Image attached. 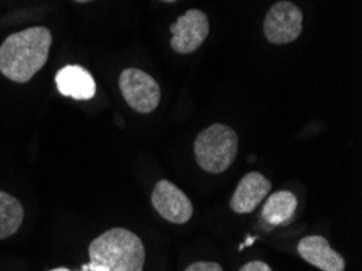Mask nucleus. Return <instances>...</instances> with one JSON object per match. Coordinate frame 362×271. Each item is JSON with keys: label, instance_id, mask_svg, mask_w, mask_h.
<instances>
[{"label": "nucleus", "instance_id": "1", "mask_svg": "<svg viewBox=\"0 0 362 271\" xmlns=\"http://www.w3.org/2000/svg\"><path fill=\"white\" fill-rule=\"evenodd\" d=\"M51 46L52 35L44 26L13 33L0 46V71L15 83H28L46 65Z\"/></svg>", "mask_w": 362, "mask_h": 271}, {"label": "nucleus", "instance_id": "2", "mask_svg": "<svg viewBox=\"0 0 362 271\" xmlns=\"http://www.w3.org/2000/svg\"><path fill=\"white\" fill-rule=\"evenodd\" d=\"M88 271H144L145 246L140 237L124 228H112L91 241Z\"/></svg>", "mask_w": 362, "mask_h": 271}, {"label": "nucleus", "instance_id": "3", "mask_svg": "<svg viewBox=\"0 0 362 271\" xmlns=\"http://www.w3.org/2000/svg\"><path fill=\"white\" fill-rule=\"evenodd\" d=\"M238 134L229 125L213 124L195 140V158L203 171L223 174L231 168L238 154Z\"/></svg>", "mask_w": 362, "mask_h": 271}, {"label": "nucleus", "instance_id": "4", "mask_svg": "<svg viewBox=\"0 0 362 271\" xmlns=\"http://www.w3.org/2000/svg\"><path fill=\"white\" fill-rule=\"evenodd\" d=\"M119 88L129 106L140 114H150L161 101L158 81L140 69H125L119 76Z\"/></svg>", "mask_w": 362, "mask_h": 271}, {"label": "nucleus", "instance_id": "5", "mask_svg": "<svg viewBox=\"0 0 362 271\" xmlns=\"http://www.w3.org/2000/svg\"><path fill=\"white\" fill-rule=\"evenodd\" d=\"M303 12L298 5L283 0L268 10L263 21V33L272 44H289L303 33Z\"/></svg>", "mask_w": 362, "mask_h": 271}, {"label": "nucleus", "instance_id": "6", "mask_svg": "<svg viewBox=\"0 0 362 271\" xmlns=\"http://www.w3.org/2000/svg\"><path fill=\"white\" fill-rule=\"evenodd\" d=\"M171 47L179 54H192L210 35V21L202 10L192 8L171 26Z\"/></svg>", "mask_w": 362, "mask_h": 271}, {"label": "nucleus", "instance_id": "7", "mask_svg": "<svg viewBox=\"0 0 362 271\" xmlns=\"http://www.w3.org/2000/svg\"><path fill=\"white\" fill-rule=\"evenodd\" d=\"M151 203L158 214L173 224H185L194 214L189 197L166 179L160 180L153 190Z\"/></svg>", "mask_w": 362, "mask_h": 271}, {"label": "nucleus", "instance_id": "8", "mask_svg": "<svg viewBox=\"0 0 362 271\" xmlns=\"http://www.w3.org/2000/svg\"><path fill=\"white\" fill-rule=\"evenodd\" d=\"M272 190V182L260 173H249L240 179L231 198V208L238 214L255 212Z\"/></svg>", "mask_w": 362, "mask_h": 271}, {"label": "nucleus", "instance_id": "9", "mask_svg": "<svg viewBox=\"0 0 362 271\" xmlns=\"http://www.w3.org/2000/svg\"><path fill=\"white\" fill-rule=\"evenodd\" d=\"M298 252L307 263L322 271H344V258L334 252L322 236H307L298 244Z\"/></svg>", "mask_w": 362, "mask_h": 271}, {"label": "nucleus", "instance_id": "10", "mask_svg": "<svg viewBox=\"0 0 362 271\" xmlns=\"http://www.w3.org/2000/svg\"><path fill=\"white\" fill-rule=\"evenodd\" d=\"M57 91L62 96L86 101L96 95V83L90 71L80 65H65L56 75Z\"/></svg>", "mask_w": 362, "mask_h": 271}, {"label": "nucleus", "instance_id": "11", "mask_svg": "<svg viewBox=\"0 0 362 271\" xmlns=\"http://www.w3.org/2000/svg\"><path fill=\"white\" fill-rule=\"evenodd\" d=\"M298 209V198L293 192L281 190L267 198L262 208V219L268 226L288 224Z\"/></svg>", "mask_w": 362, "mask_h": 271}, {"label": "nucleus", "instance_id": "12", "mask_svg": "<svg viewBox=\"0 0 362 271\" xmlns=\"http://www.w3.org/2000/svg\"><path fill=\"white\" fill-rule=\"evenodd\" d=\"M25 209L15 197L0 190V241L12 237L20 229Z\"/></svg>", "mask_w": 362, "mask_h": 271}, {"label": "nucleus", "instance_id": "13", "mask_svg": "<svg viewBox=\"0 0 362 271\" xmlns=\"http://www.w3.org/2000/svg\"><path fill=\"white\" fill-rule=\"evenodd\" d=\"M185 271H223V267L215 262H197L192 263Z\"/></svg>", "mask_w": 362, "mask_h": 271}, {"label": "nucleus", "instance_id": "14", "mask_svg": "<svg viewBox=\"0 0 362 271\" xmlns=\"http://www.w3.org/2000/svg\"><path fill=\"white\" fill-rule=\"evenodd\" d=\"M239 271H273L270 267L265 262H259V260H255V262H250L244 265L243 268Z\"/></svg>", "mask_w": 362, "mask_h": 271}, {"label": "nucleus", "instance_id": "15", "mask_svg": "<svg viewBox=\"0 0 362 271\" xmlns=\"http://www.w3.org/2000/svg\"><path fill=\"white\" fill-rule=\"evenodd\" d=\"M49 271H70V270H69V268H64V267H62V268H54V270H49Z\"/></svg>", "mask_w": 362, "mask_h": 271}, {"label": "nucleus", "instance_id": "16", "mask_svg": "<svg viewBox=\"0 0 362 271\" xmlns=\"http://www.w3.org/2000/svg\"><path fill=\"white\" fill-rule=\"evenodd\" d=\"M75 2H80V4H86V2H93V0H75Z\"/></svg>", "mask_w": 362, "mask_h": 271}, {"label": "nucleus", "instance_id": "17", "mask_svg": "<svg viewBox=\"0 0 362 271\" xmlns=\"http://www.w3.org/2000/svg\"><path fill=\"white\" fill-rule=\"evenodd\" d=\"M163 2H169V4H171V2H175V0H163Z\"/></svg>", "mask_w": 362, "mask_h": 271}]
</instances>
